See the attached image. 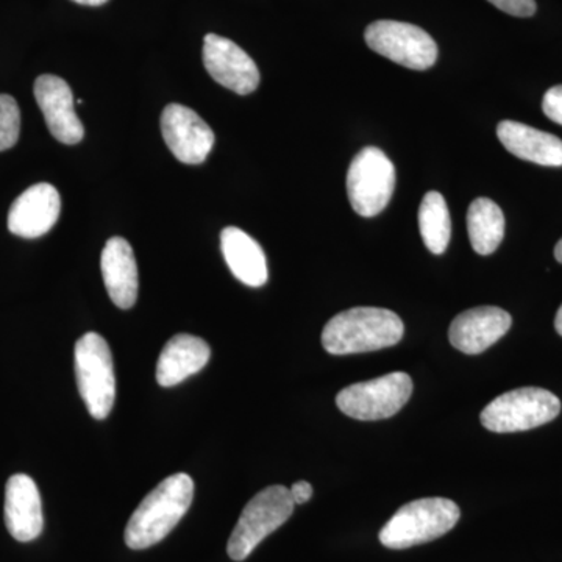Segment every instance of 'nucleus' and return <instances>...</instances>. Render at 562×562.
Wrapping results in <instances>:
<instances>
[{"mask_svg":"<svg viewBox=\"0 0 562 562\" xmlns=\"http://www.w3.org/2000/svg\"><path fill=\"white\" fill-rule=\"evenodd\" d=\"M194 498V482L187 473L162 480L140 502L125 528V543L132 550H144L161 542L183 519Z\"/></svg>","mask_w":562,"mask_h":562,"instance_id":"f257e3e1","label":"nucleus"},{"mask_svg":"<svg viewBox=\"0 0 562 562\" xmlns=\"http://www.w3.org/2000/svg\"><path fill=\"white\" fill-rule=\"evenodd\" d=\"M403 322L391 310L358 306L336 314L322 331V346L331 355L366 353L402 341Z\"/></svg>","mask_w":562,"mask_h":562,"instance_id":"f03ea898","label":"nucleus"},{"mask_svg":"<svg viewBox=\"0 0 562 562\" xmlns=\"http://www.w3.org/2000/svg\"><path fill=\"white\" fill-rule=\"evenodd\" d=\"M457 503L449 498H419L406 503L380 531V542L391 550H405L442 538L460 520Z\"/></svg>","mask_w":562,"mask_h":562,"instance_id":"7ed1b4c3","label":"nucleus"},{"mask_svg":"<svg viewBox=\"0 0 562 562\" xmlns=\"http://www.w3.org/2000/svg\"><path fill=\"white\" fill-rule=\"evenodd\" d=\"M295 503L288 487L269 486L258 492L239 517L228 541L233 561H244L273 531L279 530L294 513Z\"/></svg>","mask_w":562,"mask_h":562,"instance_id":"20e7f679","label":"nucleus"},{"mask_svg":"<svg viewBox=\"0 0 562 562\" xmlns=\"http://www.w3.org/2000/svg\"><path fill=\"white\" fill-rule=\"evenodd\" d=\"M76 376L79 392L94 419L109 417L116 398L113 355L99 333H87L76 344Z\"/></svg>","mask_w":562,"mask_h":562,"instance_id":"39448f33","label":"nucleus"},{"mask_svg":"<svg viewBox=\"0 0 562 562\" xmlns=\"http://www.w3.org/2000/svg\"><path fill=\"white\" fill-rule=\"evenodd\" d=\"M561 402L542 387H519L505 392L483 409L480 420L486 430L517 432L532 430L557 419Z\"/></svg>","mask_w":562,"mask_h":562,"instance_id":"423d86ee","label":"nucleus"},{"mask_svg":"<svg viewBox=\"0 0 562 562\" xmlns=\"http://www.w3.org/2000/svg\"><path fill=\"white\" fill-rule=\"evenodd\" d=\"M394 190L395 168L383 150L366 147L355 155L347 172V194L355 213L376 216L390 205Z\"/></svg>","mask_w":562,"mask_h":562,"instance_id":"0eeeda50","label":"nucleus"},{"mask_svg":"<svg viewBox=\"0 0 562 562\" xmlns=\"http://www.w3.org/2000/svg\"><path fill=\"white\" fill-rule=\"evenodd\" d=\"M412 394V376L405 372H392L344 387L336 397V405L351 419L383 420L401 412Z\"/></svg>","mask_w":562,"mask_h":562,"instance_id":"6e6552de","label":"nucleus"},{"mask_svg":"<svg viewBox=\"0 0 562 562\" xmlns=\"http://www.w3.org/2000/svg\"><path fill=\"white\" fill-rule=\"evenodd\" d=\"M366 43L387 60L414 70H427L438 60V44L420 27L406 22H372Z\"/></svg>","mask_w":562,"mask_h":562,"instance_id":"1a4fd4ad","label":"nucleus"},{"mask_svg":"<svg viewBox=\"0 0 562 562\" xmlns=\"http://www.w3.org/2000/svg\"><path fill=\"white\" fill-rule=\"evenodd\" d=\"M165 143L177 160L184 165H201L214 146V133L209 124L188 106L171 103L161 114Z\"/></svg>","mask_w":562,"mask_h":562,"instance_id":"9d476101","label":"nucleus"},{"mask_svg":"<svg viewBox=\"0 0 562 562\" xmlns=\"http://www.w3.org/2000/svg\"><path fill=\"white\" fill-rule=\"evenodd\" d=\"M203 65L217 83L247 95L260 85V70L249 54L233 41L209 33L203 41Z\"/></svg>","mask_w":562,"mask_h":562,"instance_id":"9b49d317","label":"nucleus"},{"mask_svg":"<svg viewBox=\"0 0 562 562\" xmlns=\"http://www.w3.org/2000/svg\"><path fill=\"white\" fill-rule=\"evenodd\" d=\"M33 91L52 136L68 146L79 144L85 128L77 116L72 91L66 80L44 74L36 79Z\"/></svg>","mask_w":562,"mask_h":562,"instance_id":"f8f14e48","label":"nucleus"},{"mask_svg":"<svg viewBox=\"0 0 562 562\" xmlns=\"http://www.w3.org/2000/svg\"><path fill=\"white\" fill-rule=\"evenodd\" d=\"M61 198L50 183H36L22 192L9 213V231L21 238H40L57 224Z\"/></svg>","mask_w":562,"mask_h":562,"instance_id":"ddd939ff","label":"nucleus"},{"mask_svg":"<svg viewBox=\"0 0 562 562\" xmlns=\"http://www.w3.org/2000/svg\"><path fill=\"white\" fill-rule=\"evenodd\" d=\"M513 317L497 306H479L458 314L450 325L449 339L454 349L479 355L501 341L509 331Z\"/></svg>","mask_w":562,"mask_h":562,"instance_id":"4468645a","label":"nucleus"},{"mask_svg":"<svg viewBox=\"0 0 562 562\" xmlns=\"http://www.w3.org/2000/svg\"><path fill=\"white\" fill-rule=\"evenodd\" d=\"M7 530L16 541L31 542L43 532V503L38 486L25 473L11 476L5 487Z\"/></svg>","mask_w":562,"mask_h":562,"instance_id":"2eb2a0df","label":"nucleus"},{"mask_svg":"<svg viewBox=\"0 0 562 562\" xmlns=\"http://www.w3.org/2000/svg\"><path fill=\"white\" fill-rule=\"evenodd\" d=\"M103 281L114 305L132 308L138 299V266L128 241L120 236L106 241L101 260Z\"/></svg>","mask_w":562,"mask_h":562,"instance_id":"dca6fc26","label":"nucleus"},{"mask_svg":"<svg viewBox=\"0 0 562 562\" xmlns=\"http://www.w3.org/2000/svg\"><path fill=\"white\" fill-rule=\"evenodd\" d=\"M497 136L505 149L520 160L541 166H562V140L552 133L538 131L516 121L498 124Z\"/></svg>","mask_w":562,"mask_h":562,"instance_id":"f3484780","label":"nucleus"},{"mask_svg":"<svg viewBox=\"0 0 562 562\" xmlns=\"http://www.w3.org/2000/svg\"><path fill=\"white\" fill-rule=\"evenodd\" d=\"M211 349L202 338L177 335L161 350L157 364V382L162 387L177 386L209 364Z\"/></svg>","mask_w":562,"mask_h":562,"instance_id":"a211bd4d","label":"nucleus"},{"mask_svg":"<svg viewBox=\"0 0 562 562\" xmlns=\"http://www.w3.org/2000/svg\"><path fill=\"white\" fill-rule=\"evenodd\" d=\"M222 254L233 276L251 288L268 281V262L260 244L241 228L227 227L221 235Z\"/></svg>","mask_w":562,"mask_h":562,"instance_id":"6ab92c4d","label":"nucleus"},{"mask_svg":"<svg viewBox=\"0 0 562 562\" xmlns=\"http://www.w3.org/2000/svg\"><path fill=\"white\" fill-rule=\"evenodd\" d=\"M468 232L476 254H494L505 236V216L501 206L491 199H475L468 211Z\"/></svg>","mask_w":562,"mask_h":562,"instance_id":"aec40b11","label":"nucleus"},{"mask_svg":"<svg viewBox=\"0 0 562 562\" xmlns=\"http://www.w3.org/2000/svg\"><path fill=\"white\" fill-rule=\"evenodd\" d=\"M419 228L422 239L431 254L442 255L447 250L452 236V221L441 192L430 191L422 199Z\"/></svg>","mask_w":562,"mask_h":562,"instance_id":"412c9836","label":"nucleus"},{"mask_svg":"<svg viewBox=\"0 0 562 562\" xmlns=\"http://www.w3.org/2000/svg\"><path fill=\"white\" fill-rule=\"evenodd\" d=\"M21 110L9 94H0V151L9 150L20 139Z\"/></svg>","mask_w":562,"mask_h":562,"instance_id":"4be33fe9","label":"nucleus"},{"mask_svg":"<svg viewBox=\"0 0 562 562\" xmlns=\"http://www.w3.org/2000/svg\"><path fill=\"white\" fill-rule=\"evenodd\" d=\"M542 110L554 124L562 125V85L550 88L543 95Z\"/></svg>","mask_w":562,"mask_h":562,"instance_id":"5701e85b","label":"nucleus"},{"mask_svg":"<svg viewBox=\"0 0 562 562\" xmlns=\"http://www.w3.org/2000/svg\"><path fill=\"white\" fill-rule=\"evenodd\" d=\"M498 10L517 18H530L536 13L535 0H490Z\"/></svg>","mask_w":562,"mask_h":562,"instance_id":"b1692460","label":"nucleus"},{"mask_svg":"<svg viewBox=\"0 0 562 562\" xmlns=\"http://www.w3.org/2000/svg\"><path fill=\"white\" fill-rule=\"evenodd\" d=\"M292 501L295 505H303L313 497V486L308 482H297L290 487Z\"/></svg>","mask_w":562,"mask_h":562,"instance_id":"393cba45","label":"nucleus"},{"mask_svg":"<svg viewBox=\"0 0 562 562\" xmlns=\"http://www.w3.org/2000/svg\"><path fill=\"white\" fill-rule=\"evenodd\" d=\"M74 2L80 3V5L99 7L109 2V0H74Z\"/></svg>","mask_w":562,"mask_h":562,"instance_id":"a878e982","label":"nucleus"},{"mask_svg":"<svg viewBox=\"0 0 562 562\" xmlns=\"http://www.w3.org/2000/svg\"><path fill=\"white\" fill-rule=\"evenodd\" d=\"M554 328H557L558 335L562 336V305L558 310L557 319H554Z\"/></svg>","mask_w":562,"mask_h":562,"instance_id":"bb28decb","label":"nucleus"},{"mask_svg":"<svg viewBox=\"0 0 562 562\" xmlns=\"http://www.w3.org/2000/svg\"><path fill=\"white\" fill-rule=\"evenodd\" d=\"M554 258H557V261L562 265V239L557 244V247H554Z\"/></svg>","mask_w":562,"mask_h":562,"instance_id":"cd10ccee","label":"nucleus"}]
</instances>
